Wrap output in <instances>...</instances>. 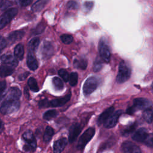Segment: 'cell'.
Returning a JSON list of instances; mask_svg holds the SVG:
<instances>
[{
    "label": "cell",
    "mask_w": 153,
    "mask_h": 153,
    "mask_svg": "<svg viewBox=\"0 0 153 153\" xmlns=\"http://www.w3.org/2000/svg\"><path fill=\"white\" fill-rule=\"evenodd\" d=\"M46 27V25L44 22L41 21L40 23H39L37 26L33 29L32 33L34 35H38V34H41L42 33Z\"/></svg>",
    "instance_id": "f546056e"
},
{
    "label": "cell",
    "mask_w": 153,
    "mask_h": 153,
    "mask_svg": "<svg viewBox=\"0 0 153 153\" xmlns=\"http://www.w3.org/2000/svg\"><path fill=\"white\" fill-rule=\"evenodd\" d=\"M78 74L75 72H72L69 76V80H68L70 85L72 87L76 85L78 82Z\"/></svg>",
    "instance_id": "836d02e7"
},
{
    "label": "cell",
    "mask_w": 153,
    "mask_h": 153,
    "mask_svg": "<svg viewBox=\"0 0 153 153\" xmlns=\"http://www.w3.org/2000/svg\"><path fill=\"white\" fill-rule=\"evenodd\" d=\"M66 7L68 9L74 10V9H77L78 8L79 5H78V4L76 1L71 0V1H68V2L66 4Z\"/></svg>",
    "instance_id": "74e56055"
},
{
    "label": "cell",
    "mask_w": 153,
    "mask_h": 153,
    "mask_svg": "<svg viewBox=\"0 0 153 153\" xmlns=\"http://www.w3.org/2000/svg\"><path fill=\"white\" fill-rule=\"evenodd\" d=\"M25 32L23 30H16L10 33L8 35V39L11 43L20 40L24 36Z\"/></svg>",
    "instance_id": "ffe728a7"
},
{
    "label": "cell",
    "mask_w": 153,
    "mask_h": 153,
    "mask_svg": "<svg viewBox=\"0 0 153 153\" xmlns=\"http://www.w3.org/2000/svg\"><path fill=\"white\" fill-rule=\"evenodd\" d=\"M54 129L50 126H47L43 134V140L45 142H49L54 135Z\"/></svg>",
    "instance_id": "484cf974"
},
{
    "label": "cell",
    "mask_w": 153,
    "mask_h": 153,
    "mask_svg": "<svg viewBox=\"0 0 153 153\" xmlns=\"http://www.w3.org/2000/svg\"><path fill=\"white\" fill-rule=\"evenodd\" d=\"M81 130V125L78 123H75L71 126L69 129V142L70 143H72L76 140L77 137L80 134Z\"/></svg>",
    "instance_id": "7c38bea8"
},
{
    "label": "cell",
    "mask_w": 153,
    "mask_h": 153,
    "mask_svg": "<svg viewBox=\"0 0 153 153\" xmlns=\"http://www.w3.org/2000/svg\"><path fill=\"white\" fill-rule=\"evenodd\" d=\"M24 93H25V95L26 96V97L27 99H29V91H28V89L27 88V87H26L24 89Z\"/></svg>",
    "instance_id": "ee69618b"
},
{
    "label": "cell",
    "mask_w": 153,
    "mask_h": 153,
    "mask_svg": "<svg viewBox=\"0 0 153 153\" xmlns=\"http://www.w3.org/2000/svg\"><path fill=\"white\" fill-rule=\"evenodd\" d=\"M1 61L4 64L11 66L14 68L16 67L18 65V60L16 57L11 54H4L1 57Z\"/></svg>",
    "instance_id": "ac0fdd59"
},
{
    "label": "cell",
    "mask_w": 153,
    "mask_h": 153,
    "mask_svg": "<svg viewBox=\"0 0 153 153\" xmlns=\"http://www.w3.org/2000/svg\"><path fill=\"white\" fill-rule=\"evenodd\" d=\"M122 110H118L115 112H113L109 117L103 123L104 127L106 128H111L115 126L117 124L118 118L123 114Z\"/></svg>",
    "instance_id": "30bf717a"
},
{
    "label": "cell",
    "mask_w": 153,
    "mask_h": 153,
    "mask_svg": "<svg viewBox=\"0 0 153 153\" xmlns=\"http://www.w3.org/2000/svg\"><path fill=\"white\" fill-rule=\"evenodd\" d=\"M39 42H40L39 38L37 37L33 38L31 40H30V41L28 43V47H29V50L35 51L37 49L39 44Z\"/></svg>",
    "instance_id": "83f0119b"
},
{
    "label": "cell",
    "mask_w": 153,
    "mask_h": 153,
    "mask_svg": "<svg viewBox=\"0 0 153 153\" xmlns=\"http://www.w3.org/2000/svg\"><path fill=\"white\" fill-rule=\"evenodd\" d=\"M58 74H59V76H61V78H62V79H63L64 81H65V82L68 81L69 75L68 72H67V71L66 69H60L58 71Z\"/></svg>",
    "instance_id": "d590c367"
},
{
    "label": "cell",
    "mask_w": 153,
    "mask_h": 153,
    "mask_svg": "<svg viewBox=\"0 0 153 153\" xmlns=\"http://www.w3.org/2000/svg\"><path fill=\"white\" fill-rule=\"evenodd\" d=\"M132 139L138 142H141L146 146L152 148V134L149 133L145 128H140L132 135Z\"/></svg>",
    "instance_id": "6da1fadb"
},
{
    "label": "cell",
    "mask_w": 153,
    "mask_h": 153,
    "mask_svg": "<svg viewBox=\"0 0 153 153\" xmlns=\"http://www.w3.org/2000/svg\"><path fill=\"white\" fill-rule=\"evenodd\" d=\"M27 65L31 71H35L38 67V63L33 51L29 50L27 56Z\"/></svg>",
    "instance_id": "2e32d148"
},
{
    "label": "cell",
    "mask_w": 153,
    "mask_h": 153,
    "mask_svg": "<svg viewBox=\"0 0 153 153\" xmlns=\"http://www.w3.org/2000/svg\"><path fill=\"white\" fill-rule=\"evenodd\" d=\"M49 0H38L32 6L31 9L34 12H39L42 10Z\"/></svg>",
    "instance_id": "603a6c76"
},
{
    "label": "cell",
    "mask_w": 153,
    "mask_h": 153,
    "mask_svg": "<svg viewBox=\"0 0 153 153\" xmlns=\"http://www.w3.org/2000/svg\"><path fill=\"white\" fill-rule=\"evenodd\" d=\"M7 45V42L5 39L0 35V51L4 49Z\"/></svg>",
    "instance_id": "b9f144b4"
},
{
    "label": "cell",
    "mask_w": 153,
    "mask_h": 153,
    "mask_svg": "<svg viewBox=\"0 0 153 153\" xmlns=\"http://www.w3.org/2000/svg\"><path fill=\"white\" fill-rule=\"evenodd\" d=\"M17 9L12 8L6 11L0 17V29L4 28L17 15Z\"/></svg>",
    "instance_id": "9c48e42d"
},
{
    "label": "cell",
    "mask_w": 153,
    "mask_h": 153,
    "mask_svg": "<svg viewBox=\"0 0 153 153\" xmlns=\"http://www.w3.org/2000/svg\"><path fill=\"white\" fill-rule=\"evenodd\" d=\"M93 5H94V4H93V2H91V1H86V2H85V3L84 4V7L86 10L90 11L92 9V8L93 7Z\"/></svg>",
    "instance_id": "60d3db41"
},
{
    "label": "cell",
    "mask_w": 153,
    "mask_h": 153,
    "mask_svg": "<svg viewBox=\"0 0 153 153\" xmlns=\"http://www.w3.org/2000/svg\"><path fill=\"white\" fill-rule=\"evenodd\" d=\"M2 3H3V0H0V7H1Z\"/></svg>",
    "instance_id": "bcb514c9"
},
{
    "label": "cell",
    "mask_w": 153,
    "mask_h": 153,
    "mask_svg": "<svg viewBox=\"0 0 153 153\" xmlns=\"http://www.w3.org/2000/svg\"><path fill=\"white\" fill-rule=\"evenodd\" d=\"M131 73V68L129 65L124 60L121 61L118 67V72L116 78L117 82L121 84L127 81L130 78Z\"/></svg>",
    "instance_id": "277c9868"
},
{
    "label": "cell",
    "mask_w": 153,
    "mask_h": 153,
    "mask_svg": "<svg viewBox=\"0 0 153 153\" xmlns=\"http://www.w3.org/2000/svg\"><path fill=\"white\" fill-rule=\"evenodd\" d=\"M99 51L101 59L106 63H109L111 59L110 47L106 41L102 38L99 43Z\"/></svg>",
    "instance_id": "ba28073f"
},
{
    "label": "cell",
    "mask_w": 153,
    "mask_h": 153,
    "mask_svg": "<svg viewBox=\"0 0 153 153\" xmlns=\"http://www.w3.org/2000/svg\"><path fill=\"white\" fill-rule=\"evenodd\" d=\"M16 1L22 7H26L32 2V0H16Z\"/></svg>",
    "instance_id": "ab89813d"
},
{
    "label": "cell",
    "mask_w": 153,
    "mask_h": 153,
    "mask_svg": "<svg viewBox=\"0 0 153 153\" xmlns=\"http://www.w3.org/2000/svg\"><path fill=\"white\" fill-rule=\"evenodd\" d=\"M99 81L96 76H90L85 81L83 85V93L84 95L88 96L92 93L99 85Z\"/></svg>",
    "instance_id": "52a82bcc"
},
{
    "label": "cell",
    "mask_w": 153,
    "mask_h": 153,
    "mask_svg": "<svg viewBox=\"0 0 153 153\" xmlns=\"http://www.w3.org/2000/svg\"><path fill=\"white\" fill-rule=\"evenodd\" d=\"M27 85L32 91L37 92L39 91V87L38 86L37 82L34 78L30 77L29 78L27 81Z\"/></svg>",
    "instance_id": "f1b7e54d"
},
{
    "label": "cell",
    "mask_w": 153,
    "mask_h": 153,
    "mask_svg": "<svg viewBox=\"0 0 153 153\" xmlns=\"http://www.w3.org/2000/svg\"><path fill=\"white\" fill-rule=\"evenodd\" d=\"M115 108L114 106H111L106 109L105 111H103L97 120V124L99 126L102 124L109 117V116L114 112Z\"/></svg>",
    "instance_id": "d6986e66"
},
{
    "label": "cell",
    "mask_w": 153,
    "mask_h": 153,
    "mask_svg": "<svg viewBox=\"0 0 153 153\" xmlns=\"http://www.w3.org/2000/svg\"><path fill=\"white\" fill-rule=\"evenodd\" d=\"M29 74V72H25V73H23V74H21V75H19V79H20V80H24L27 76V75Z\"/></svg>",
    "instance_id": "7bdbcfd3"
},
{
    "label": "cell",
    "mask_w": 153,
    "mask_h": 153,
    "mask_svg": "<svg viewBox=\"0 0 153 153\" xmlns=\"http://www.w3.org/2000/svg\"><path fill=\"white\" fill-rule=\"evenodd\" d=\"M95 133V129L93 127H89L87 128L79 137L76 148L78 150H82L85 145L91 140Z\"/></svg>",
    "instance_id": "8992f818"
},
{
    "label": "cell",
    "mask_w": 153,
    "mask_h": 153,
    "mask_svg": "<svg viewBox=\"0 0 153 153\" xmlns=\"http://www.w3.org/2000/svg\"><path fill=\"white\" fill-rule=\"evenodd\" d=\"M22 95V93L20 90L17 87H11L6 93L3 99H14V100H19Z\"/></svg>",
    "instance_id": "5bb4252c"
},
{
    "label": "cell",
    "mask_w": 153,
    "mask_h": 153,
    "mask_svg": "<svg viewBox=\"0 0 153 153\" xmlns=\"http://www.w3.org/2000/svg\"><path fill=\"white\" fill-rule=\"evenodd\" d=\"M71 93H69V94H66L63 97H59L51 101H49V106L52 107H59L64 105L66 103L71 99Z\"/></svg>",
    "instance_id": "9a60e30c"
},
{
    "label": "cell",
    "mask_w": 153,
    "mask_h": 153,
    "mask_svg": "<svg viewBox=\"0 0 153 153\" xmlns=\"http://www.w3.org/2000/svg\"><path fill=\"white\" fill-rule=\"evenodd\" d=\"M121 149L126 153H140L141 152L140 148L130 141L124 142L121 145Z\"/></svg>",
    "instance_id": "8fae6325"
},
{
    "label": "cell",
    "mask_w": 153,
    "mask_h": 153,
    "mask_svg": "<svg viewBox=\"0 0 153 153\" xmlns=\"http://www.w3.org/2000/svg\"><path fill=\"white\" fill-rule=\"evenodd\" d=\"M52 81H53V84L54 87L56 88V90H62L63 89L64 84L60 78H59V77L55 76L53 78Z\"/></svg>",
    "instance_id": "4dcf8cb0"
},
{
    "label": "cell",
    "mask_w": 153,
    "mask_h": 153,
    "mask_svg": "<svg viewBox=\"0 0 153 153\" xmlns=\"http://www.w3.org/2000/svg\"><path fill=\"white\" fill-rule=\"evenodd\" d=\"M23 138L26 144L24 145L23 149L26 152H33L36 148V142L31 130H27L23 134Z\"/></svg>",
    "instance_id": "5b68a950"
},
{
    "label": "cell",
    "mask_w": 153,
    "mask_h": 153,
    "mask_svg": "<svg viewBox=\"0 0 153 153\" xmlns=\"http://www.w3.org/2000/svg\"><path fill=\"white\" fill-rule=\"evenodd\" d=\"M137 126V122H134L130 124L127 125L121 130V134L123 136H128V135H130V134H131L134 131Z\"/></svg>",
    "instance_id": "7402d4cb"
},
{
    "label": "cell",
    "mask_w": 153,
    "mask_h": 153,
    "mask_svg": "<svg viewBox=\"0 0 153 153\" xmlns=\"http://www.w3.org/2000/svg\"><path fill=\"white\" fill-rule=\"evenodd\" d=\"M57 115V112L54 109H50L46 111L43 115V118L45 120H50L51 119L55 118Z\"/></svg>",
    "instance_id": "1f68e13d"
},
{
    "label": "cell",
    "mask_w": 153,
    "mask_h": 153,
    "mask_svg": "<svg viewBox=\"0 0 153 153\" xmlns=\"http://www.w3.org/2000/svg\"><path fill=\"white\" fill-rule=\"evenodd\" d=\"M38 106L40 108H47L49 107V100L47 99L41 100L38 103Z\"/></svg>",
    "instance_id": "f35d334b"
},
{
    "label": "cell",
    "mask_w": 153,
    "mask_h": 153,
    "mask_svg": "<svg viewBox=\"0 0 153 153\" xmlns=\"http://www.w3.org/2000/svg\"><path fill=\"white\" fill-rule=\"evenodd\" d=\"M67 145V139L62 137L54 142L53 145V151L55 153L62 152Z\"/></svg>",
    "instance_id": "e0dca14e"
},
{
    "label": "cell",
    "mask_w": 153,
    "mask_h": 153,
    "mask_svg": "<svg viewBox=\"0 0 153 153\" xmlns=\"http://www.w3.org/2000/svg\"><path fill=\"white\" fill-rule=\"evenodd\" d=\"M152 106L151 102L144 97H138L133 100L132 106L128 108L126 110V113L128 115H133L138 110H145Z\"/></svg>",
    "instance_id": "7a4b0ae2"
},
{
    "label": "cell",
    "mask_w": 153,
    "mask_h": 153,
    "mask_svg": "<svg viewBox=\"0 0 153 153\" xmlns=\"http://www.w3.org/2000/svg\"><path fill=\"white\" fill-rule=\"evenodd\" d=\"M60 39L65 44H69L73 41V36L69 34H63L60 36Z\"/></svg>",
    "instance_id": "e575fe53"
},
{
    "label": "cell",
    "mask_w": 153,
    "mask_h": 153,
    "mask_svg": "<svg viewBox=\"0 0 153 153\" xmlns=\"http://www.w3.org/2000/svg\"><path fill=\"white\" fill-rule=\"evenodd\" d=\"M103 66V62L102 61V60L100 59V57H97L93 64V71L95 72H97L99 71H100V69L102 68Z\"/></svg>",
    "instance_id": "d6a6232c"
},
{
    "label": "cell",
    "mask_w": 153,
    "mask_h": 153,
    "mask_svg": "<svg viewBox=\"0 0 153 153\" xmlns=\"http://www.w3.org/2000/svg\"><path fill=\"white\" fill-rule=\"evenodd\" d=\"M14 53L17 59L20 60H22L24 56V48L23 45H22L21 44H17L14 48Z\"/></svg>",
    "instance_id": "d4e9b609"
},
{
    "label": "cell",
    "mask_w": 153,
    "mask_h": 153,
    "mask_svg": "<svg viewBox=\"0 0 153 153\" xmlns=\"http://www.w3.org/2000/svg\"><path fill=\"white\" fill-rule=\"evenodd\" d=\"M4 123L2 121V120L0 119V133L4 130Z\"/></svg>",
    "instance_id": "f6af8a7d"
},
{
    "label": "cell",
    "mask_w": 153,
    "mask_h": 153,
    "mask_svg": "<svg viewBox=\"0 0 153 153\" xmlns=\"http://www.w3.org/2000/svg\"><path fill=\"white\" fill-rule=\"evenodd\" d=\"M74 66L76 68L84 70L87 66V60L84 57H81L79 60L75 59L74 61Z\"/></svg>",
    "instance_id": "cb8c5ba5"
},
{
    "label": "cell",
    "mask_w": 153,
    "mask_h": 153,
    "mask_svg": "<svg viewBox=\"0 0 153 153\" xmlns=\"http://www.w3.org/2000/svg\"><path fill=\"white\" fill-rule=\"evenodd\" d=\"M14 68H15L11 66L3 63V65L0 67V76L2 77H5L11 75L14 71Z\"/></svg>",
    "instance_id": "44dd1931"
},
{
    "label": "cell",
    "mask_w": 153,
    "mask_h": 153,
    "mask_svg": "<svg viewBox=\"0 0 153 153\" xmlns=\"http://www.w3.org/2000/svg\"><path fill=\"white\" fill-rule=\"evenodd\" d=\"M54 53V47L53 44L49 41H45L42 46L41 53L42 58L48 59L50 58Z\"/></svg>",
    "instance_id": "4fadbf2b"
},
{
    "label": "cell",
    "mask_w": 153,
    "mask_h": 153,
    "mask_svg": "<svg viewBox=\"0 0 153 153\" xmlns=\"http://www.w3.org/2000/svg\"><path fill=\"white\" fill-rule=\"evenodd\" d=\"M143 117L145 120L149 124H151L152 121V106L144 110L143 112Z\"/></svg>",
    "instance_id": "4316f807"
},
{
    "label": "cell",
    "mask_w": 153,
    "mask_h": 153,
    "mask_svg": "<svg viewBox=\"0 0 153 153\" xmlns=\"http://www.w3.org/2000/svg\"><path fill=\"white\" fill-rule=\"evenodd\" d=\"M6 82L4 81H0V101L2 100L5 94V90L6 88Z\"/></svg>",
    "instance_id": "8d00e7d4"
},
{
    "label": "cell",
    "mask_w": 153,
    "mask_h": 153,
    "mask_svg": "<svg viewBox=\"0 0 153 153\" xmlns=\"http://www.w3.org/2000/svg\"><path fill=\"white\" fill-rule=\"evenodd\" d=\"M3 102L0 107V112L4 114H10L17 111L20 107L19 100L14 99H2Z\"/></svg>",
    "instance_id": "3957f363"
}]
</instances>
